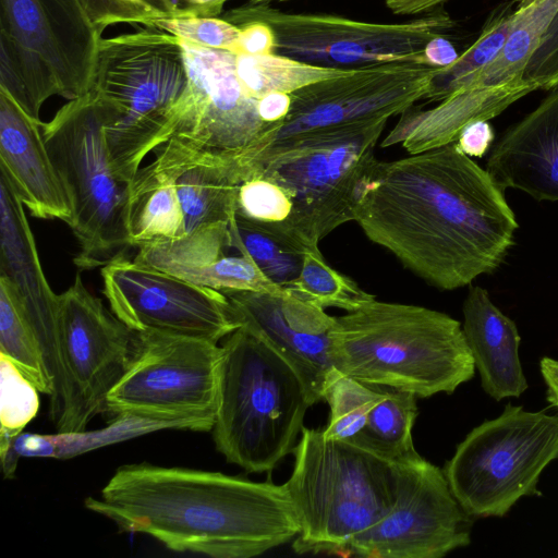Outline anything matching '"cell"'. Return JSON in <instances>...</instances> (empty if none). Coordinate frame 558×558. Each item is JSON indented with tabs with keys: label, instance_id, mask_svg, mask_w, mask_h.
<instances>
[{
	"label": "cell",
	"instance_id": "obj_28",
	"mask_svg": "<svg viewBox=\"0 0 558 558\" xmlns=\"http://www.w3.org/2000/svg\"><path fill=\"white\" fill-rule=\"evenodd\" d=\"M416 397L408 391L381 386V396L353 444L392 464L420 457L412 428L417 415Z\"/></svg>",
	"mask_w": 558,
	"mask_h": 558
},
{
	"label": "cell",
	"instance_id": "obj_5",
	"mask_svg": "<svg viewBox=\"0 0 558 558\" xmlns=\"http://www.w3.org/2000/svg\"><path fill=\"white\" fill-rule=\"evenodd\" d=\"M221 348L216 448L247 472H268L294 451L312 404L289 364L245 328Z\"/></svg>",
	"mask_w": 558,
	"mask_h": 558
},
{
	"label": "cell",
	"instance_id": "obj_44",
	"mask_svg": "<svg viewBox=\"0 0 558 558\" xmlns=\"http://www.w3.org/2000/svg\"><path fill=\"white\" fill-rule=\"evenodd\" d=\"M424 56L427 65L445 68L453 63L460 54L450 40L445 36H437L427 43Z\"/></svg>",
	"mask_w": 558,
	"mask_h": 558
},
{
	"label": "cell",
	"instance_id": "obj_12",
	"mask_svg": "<svg viewBox=\"0 0 558 558\" xmlns=\"http://www.w3.org/2000/svg\"><path fill=\"white\" fill-rule=\"evenodd\" d=\"M437 70L389 62L300 88L290 94L288 114L241 154L254 156L304 134L401 114L426 96Z\"/></svg>",
	"mask_w": 558,
	"mask_h": 558
},
{
	"label": "cell",
	"instance_id": "obj_41",
	"mask_svg": "<svg viewBox=\"0 0 558 558\" xmlns=\"http://www.w3.org/2000/svg\"><path fill=\"white\" fill-rule=\"evenodd\" d=\"M240 36L233 46L234 54H270L276 52L274 31L264 22L250 21L240 25Z\"/></svg>",
	"mask_w": 558,
	"mask_h": 558
},
{
	"label": "cell",
	"instance_id": "obj_16",
	"mask_svg": "<svg viewBox=\"0 0 558 558\" xmlns=\"http://www.w3.org/2000/svg\"><path fill=\"white\" fill-rule=\"evenodd\" d=\"M180 43L189 83L174 107L168 140L175 136L197 148L222 153L257 141L268 125L258 113V100L247 97L240 85L235 54Z\"/></svg>",
	"mask_w": 558,
	"mask_h": 558
},
{
	"label": "cell",
	"instance_id": "obj_10",
	"mask_svg": "<svg viewBox=\"0 0 558 558\" xmlns=\"http://www.w3.org/2000/svg\"><path fill=\"white\" fill-rule=\"evenodd\" d=\"M221 360V345L206 339L135 331L132 361L110 390L106 412L112 418L135 416L170 429L209 432L218 407Z\"/></svg>",
	"mask_w": 558,
	"mask_h": 558
},
{
	"label": "cell",
	"instance_id": "obj_17",
	"mask_svg": "<svg viewBox=\"0 0 558 558\" xmlns=\"http://www.w3.org/2000/svg\"><path fill=\"white\" fill-rule=\"evenodd\" d=\"M24 207L0 171V280L11 291L39 348L52 384L49 416L58 425L68 402L60 350V299L44 274Z\"/></svg>",
	"mask_w": 558,
	"mask_h": 558
},
{
	"label": "cell",
	"instance_id": "obj_47",
	"mask_svg": "<svg viewBox=\"0 0 558 558\" xmlns=\"http://www.w3.org/2000/svg\"><path fill=\"white\" fill-rule=\"evenodd\" d=\"M272 1H288V0H250L251 3H269Z\"/></svg>",
	"mask_w": 558,
	"mask_h": 558
},
{
	"label": "cell",
	"instance_id": "obj_32",
	"mask_svg": "<svg viewBox=\"0 0 558 558\" xmlns=\"http://www.w3.org/2000/svg\"><path fill=\"white\" fill-rule=\"evenodd\" d=\"M514 21V10L506 7L487 20L480 37L448 66L438 68L424 98L441 101L463 89L468 81L489 65L501 51Z\"/></svg>",
	"mask_w": 558,
	"mask_h": 558
},
{
	"label": "cell",
	"instance_id": "obj_43",
	"mask_svg": "<svg viewBox=\"0 0 558 558\" xmlns=\"http://www.w3.org/2000/svg\"><path fill=\"white\" fill-rule=\"evenodd\" d=\"M291 96L286 93H271L258 99V113L269 126L281 121L289 112Z\"/></svg>",
	"mask_w": 558,
	"mask_h": 558
},
{
	"label": "cell",
	"instance_id": "obj_45",
	"mask_svg": "<svg viewBox=\"0 0 558 558\" xmlns=\"http://www.w3.org/2000/svg\"><path fill=\"white\" fill-rule=\"evenodd\" d=\"M539 371L546 387V401L550 407L558 409V360L548 356L542 357Z\"/></svg>",
	"mask_w": 558,
	"mask_h": 558
},
{
	"label": "cell",
	"instance_id": "obj_26",
	"mask_svg": "<svg viewBox=\"0 0 558 558\" xmlns=\"http://www.w3.org/2000/svg\"><path fill=\"white\" fill-rule=\"evenodd\" d=\"M129 234L135 247L185 234L174 177L156 160L141 168L131 182Z\"/></svg>",
	"mask_w": 558,
	"mask_h": 558
},
{
	"label": "cell",
	"instance_id": "obj_36",
	"mask_svg": "<svg viewBox=\"0 0 558 558\" xmlns=\"http://www.w3.org/2000/svg\"><path fill=\"white\" fill-rule=\"evenodd\" d=\"M0 454L5 452L37 415L39 390L4 355L0 354Z\"/></svg>",
	"mask_w": 558,
	"mask_h": 558
},
{
	"label": "cell",
	"instance_id": "obj_40",
	"mask_svg": "<svg viewBox=\"0 0 558 558\" xmlns=\"http://www.w3.org/2000/svg\"><path fill=\"white\" fill-rule=\"evenodd\" d=\"M98 27L104 32L118 23L153 26L158 19L175 17L168 0H86Z\"/></svg>",
	"mask_w": 558,
	"mask_h": 558
},
{
	"label": "cell",
	"instance_id": "obj_3",
	"mask_svg": "<svg viewBox=\"0 0 558 558\" xmlns=\"http://www.w3.org/2000/svg\"><path fill=\"white\" fill-rule=\"evenodd\" d=\"M331 340L339 372L416 398L452 393L476 369L461 323L424 306L373 298L336 317Z\"/></svg>",
	"mask_w": 558,
	"mask_h": 558
},
{
	"label": "cell",
	"instance_id": "obj_7",
	"mask_svg": "<svg viewBox=\"0 0 558 558\" xmlns=\"http://www.w3.org/2000/svg\"><path fill=\"white\" fill-rule=\"evenodd\" d=\"M387 121L378 119L304 134L254 156L238 151L247 178L265 177L288 193L291 211L278 226L304 250L318 248L326 235L354 220L360 194L377 160L375 146Z\"/></svg>",
	"mask_w": 558,
	"mask_h": 558
},
{
	"label": "cell",
	"instance_id": "obj_34",
	"mask_svg": "<svg viewBox=\"0 0 558 558\" xmlns=\"http://www.w3.org/2000/svg\"><path fill=\"white\" fill-rule=\"evenodd\" d=\"M290 292L323 308L338 307L345 312L375 298L329 266L319 248L305 251L301 272Z\"/></svg>",
	"mask_w": 558,
	"mask_h": 558
},
{
	"label": "cell",
	"instance_id": "obj_27",
	"mask_svg": "<svg viewBox=\"0 0 558 558\" xmlns=\"http://www.w3.org/2000/svg\"><path fill=\"white\" fill-rule=\"evenodd\" d=\"M159 429H170L163 423L135 416H118L110 425L94 432H69L56 435L20 434L12 446L0 454L3 476H14L21 457L72 458L102 446L119 442Z\"/></svg>",
	"mask_w": 558,
	"mask_h": 558
},
{
	"label": "cell",
	"instance_id": "obj_19",
	"mask_svg": "<svg viewBox=\"0 0 558 558\" xmlns=\"http://www.w3.org/2000/svg\"><path fill=\"white\" fill-rule=\"evenodd\" d=\"M221 292L241 327L267 344L295 372L311 404L324 400L328 377L336 368L331 356L336 317L292 292Z\"/></svg>",
	"mask_w": 558,
	"mask_h": 558
},
{
	"label": "cell",
	"instance_id": "obj_42",
	"mask_svg": "<svg viewBox=\"0 0 558 558\" xmlns=\"http://www.w3.org/2000/svg\"><path fill=\"white\" fill-rule=\"evenodd\" d=\"M495 133L488 120H475L461 131L456 145L469 157H483L493 146Z\"/></svg>",
	"mask_w": 558,
	"mask_h": 558
},
{
	"label": "cell",
	"instance_id": "obj_21",
	"mask_svg": "<svg viewBox=\"0 0 558 558\" xmlns=\"http://www.w3.org/2000/svg\"><path fill=\"white\" fill-rule=\"evenodd\" d=\"M0 171L32 216L72 220V206L47 149L43 122L0 89Z\"/></svg>",
	"mask_w": 558,
	"mask_h": 558
},
{
	"label": "cell",
	"instance_id": "obj_8",
	"mask_svg": "<svg viewBox=\"0 0 558 558\" xmlns=\"http://www.w3.org/2000/svg\"><path fill=\"white\" fill-rule=\"evenodd\" d=\"M43 135L72 206L80 269L104 266L130 245L131 182L116 171L96 96L69 100L43 123Z\"/></svg>",
	"mask_w": 558,
	"mask_h": 558
},
{
	"label": "cell",
	"instance_id": "obj_14",
	"mask_svg": "<svg viewBox=\"0 0 558 558\" xmlns=\"http://www.w3.org/2000/svg\"><path fill=\"white\" fill-rule=\"evenodd\" d=\"M396 468L392 508L352 538L348 556L441 558L468 546L472 518L453 496L444 470L421 456Z\"/></svg>",
	"mask_w": 558,
	"mask_h": 558
},
{
	"label": "cell",
	"instance_id": "obj_48",
	"mask_svg": "<svg viewBox=\"0 0 558 558\" xmlns=\"http://www.w3.org/2000/svg\"><path fill=\"white\" fill-rule=\"evenodd\" d=\"M532 0H518L519 2V7L520 5H524V4H527L529 2H531Z\"/></svg>",
	"mask_w": 558,
	"mask_h": 558
},
{
	"label": "cell",
	"instance_id": "obj_35",
	"mask_svg": "<svg viewBox=\"0 0 558 558\" xmlns=\"http://www.w3.org/2000/svg\"><path fill=\"white\" fill-rule=\"evenodd\" d=\"M0 354L8 357L39 390L52 393V384L37 342L8 286L0 280Z\"/></svg>",
	"mask_w": 558,
	"mask_h": 558
},
{
	"label": "cell",
	"instance_id": "obj_23",
	"mask_svg": "<svg viewBox=\"0 0 558 558\" xmlns=\"http://www.w3.org/2000/svg\"><path fill=\"white\" fill-rule=\"evenodd\" d=\"M486 170L504 190L558 202V87L492 146Z\"/></svg>",
	"mask_w": 558,
	"mask_h": 558
},
{
	"label": "cell",
	"instance_id": "obj_29",
	"mask_svg": "<svg viewBox=\"0 0 558 558\" xmlns=\"http://www.w3.org/2000/svg\"><path fill=\"white\" fill-rule=\"evenodd\" d=\"M230 247L253 260L278 286L291 290L306 250L279 226L251 220L235 213L229 223Z\"/></svg>",
	"mask_w": 558,
	"mask_h": 558
},
{
	"label": "cell",
	"instance_id": "obj_22",
	"mask_svg": "<svg viewBox=\"0 0 558 558\" xmlns=\"http://www.w3.org/2000/svg\"><path fill=\"white\" fill-rule=\"evenodd\" d=\"M154 160L174 177L185 234L230 223L240 184L246 178L238 151L206 150L173 136L159 147Z\"/></svg>",
	"mask_w": 558,
	"mask_h": 558
},
{
	"label": "cell",
	"instance_id": "obj_39",
	"mask_svg": "<svg viewBox=\"0 0 558 558\" xmlns=\"http://www.w3.org/2000/svg\"><path fill=\"white\" fill-rule=\"evenodd\" d=\"M521 80L536 89L558 87V0H551L536 47L523 70Z\"/></svg>",
	"mask_w": 558,
	"mask_h": 558
},
{
	"label": "cell",
	"instance_id": "obj_18",
	"mask_svg": "<svg viewBox=\"0 0 558 558\" xmlns=\"http://www.w3.org/2000/svg\"><path fill=\"white\" fill-rule=\"evenodd\" d=\"M0 32L45 61L60 96L90 92L102 31L86 0H0Z\"/></svg>",
	"mask_w": 558,
	"mask_h": 558
},
{
	"label": "cell",
	"instance_id": "obj_46",
	"mask_svg": "<svg viewBox=\"0 0 558 558\" xmlns=\"http://www.w3.org/2000/svg\"><path fill=\"white\" fill-rule=\"evenodd\" d=\"M448 0H386L387 8L398 15H415L429 12Z\"/></svg>",
	"mask_w": 558,
	"mask_h": 558
},
{
	"label": "cell",
	"instance_id": "obj_2",
	"mask_svg": "<svg viewBox=\"0 0 558 558\" xmlns=\"http://www.w3.org/2000/svg\"><path fill=\"white\" fill-rule=\"evenodd\" d=\"M84 505L120 531L213 558L256 557L300 531L284 484L146 462L118 468L100 496Z\"/></svg>",
	"mask_w": 558,
	"mask_h": 558
},
{
	"label": "cell",
	"instance_id": "obj_38",
	"mask_svg": "<svg viewBox=\"0 0 558 558\" xmlns=\"http://www.w3.org/2000/svg\"><path fill=\"white\" fill-rule=\"evenodd\" d=\"M154 27L201 47L231 51L240 28L225 19L181 16L158 19Z\"/></svg>",
	"mask_w": 558,
	"mask_h": 558
},
{
	"label": "cell",
	"instance_id": "obj_33",
	"mask_svg": "<svg viewBox=\"0 0 558 558\" xmlns=\"http://www.w3.org/2000/svg\"><path fill=\"white\" fill-rule=\"evenodd\" d=\"M380 396L381 386L366 385L335 368L324 391V400L330 407V422L323 434L330 439L352 442Z\"/></svg>",
	"mask_w": 558,
	"mask_h": 558
},
{
	"label": "cell",
	"instance_id": "obj_9",
	"mask_svg": "<svg viewBox=\"0 0 558 558\" xmlns=\"http://www.w3.org/2000/svg\"><path fill=\"white\" fill-rule=\"evenodd\" d=\"M558 459V414L508 403L457 446L444 472L471 518H501L523 497L541 496L543 471Z\"/></svg>",
	"mask_w": 558,
	"mask_h": 558
},
{
	"label": "cell",
	"instance_id": "obj_6",
	"mask_svg": "<svg viewBox=\"0 0 558 558\" xmlns=\"http://www.w3.org/2000/svg\"><path fill=\"white\" fill-rule=\"evenodd\" d=\"M284 483L299 522L300 555L348 557L349 544L392 508L397 468L353 444L303 427Z\"/></svg>",
	"mask_w": 558,
	"mask_h": 558
},
{
	"label": "cell",
	"instance_id": "obj_30",
	"mask_svg": "<svg viewBox=\"0 0 558 558\" xmlns=\"http://www.w3.org/2000/svg\"><path fill=\"white\" fill-rule=\"evenodd\" d=\"M235 72L244 94L258 100L271 93L291 94L314 83L344 75L350 70L314 65L270 53L235 54Z\"/></svg>",
	"mask_w": 558,
	"mask_h": 558
},
{
	"label": "cell",
	"instance_id": "obj_24",
	"mask_svg": "<svg viewBox=\"0 0 558 558\" xmlns=\"http://www.w3.org/2000/svg\"><path fill=\"white\" fill-rule=\"evenodd\" d=\"M536 90L524 82L461 89L432 109L412 107L401 113L380 147L401 144L410 154H417L456 143L462 129L475 120H490L518 99Z\"/></svg>",
	"mask_w": 558,
	"mask_h": 558
},
{
	"label": "cell",
	"instance_id": "obj_20",
	"mask_svg": "<svg viewBox=\"0 0 558 558\" xmlns=\"http://www.w3.org/2000/svg\"><path fill=\"white\" fill-rule=\"evenodd\" d=\"M228 248L229 225H218L181 238L143 244L134 260L217 291L290 292L267 278L245 255L228 256Z\"/></svg>",
	"mask_w": 558,
	"mask_h": 558
},
{
	"label": "cell",
	"instance_id": "obj_25",
	"mask_svg": "<svg viewBox=\"0 0 558 558\" xmlns=\"http://www.w3.org/2000/svg\"><path fill=\"white\" fill-rule=\"evenodd\" d=\"M462 312V329L484 391L496 401L520 397L529 385L519 356L521 337L515 323L480 286H470Z\"/></svg>",
	"mask_w": 558,
	"mask_h": 558
},
{
	"label": "cell",
	"instance_id": "obj_11",
	"mask_svg": "<svg viewBox=\"0 0 558 558\" xmlns=\"http://www.w3.org/2000/svg\"><path fill=\"white\" fill-rule=\"evenodd\" d=\"M240 25L266 23L275 34L276 52L314 65L351 70L389 62L425 64L427 43L454 26L441 8L407 23L385 24L331 14L288 13L268 3H251L225 13Z\"/></svg>",
	"mask_w": 558,
	"mask_h": 558
},
{
	"label": "cell",
	"instance_id": "obj_31",
	"mask_svg": "<svg viewBox=\"0 0 558 558\" xmlns=\"http://www.w3.org/2000/svg\"><path fill=\"white\" fill-rule=\"evenodd\" d=\"M0 89L35 119H39L40 108L49 97L61 95L58 81L45 61L1 32Z\"/></svg>",
	"mask_w": 558,
	"mask_h": 558
},
{
	"label": "cell",
	"instance_id": "obj_13",
	"mask_svg": "<svg viewBox=\"0 0 558 558\" xmlns=\"http://www.w3.org/2000/svg\"><path fill=\"white\" fill-rule=\"evenodd\" d=\"M59 299L68 403L58 433L82 432L96 415L106 412L110 390L132 361L135 331L86 289L78 274Z\"/></svg>",
	"mask_w": 558,
	"mask_h": 558
},
{
	"label": "cell",
	"instance_id": "obj_1",
	"mask_svg": "<svg viewBox=\"0 0 558 558\" xmlns=\"http://www.w3.org/2000/svg\"><path fill=\"white\" fill-rule=\"evenodd\" d=\"M354 221L412 274L448 291L494 272L519 227L504 189L456 143L376 160Z\"/></svg>",
	"mask_w": 558,
	"mask_h": 558
},
{
	"label": "cell",
	"instance_id": "obj_37",
	"mask_svg": "<svg viewBox=\"0 0 558 558\" xmlns=\"http://www.w3.org/2000/svg\"><path fill=\"white\" fill-rule=\"evenodd\" d=\"M291 211L288 193L276 182L252 175L239 187L235 213L254 221L282 225Z\"/></svg>",
	"mask_w": 558,
	"mask_h": 558
},
{
	"label": "cell",
	"instance_id": "obj_15",
	"mask_svg": "<svg viewBox=\"0 0 558 558\" xmlns=\"http://www.w3.org/2000/svg\"><path fill=\"white\" fill-rule=\"evenodd\" d=\"M111 312L131 330L218 343L241 327L223 292L130 259L124 251L101 267Z\"/></svg>",
	"mask_w": 558,
	"mask_h": 558
},
{
	"label": "cell",
	"instance_id": "obj_4",
	"mask_svg": "<svg viewBox=\"0 0 558 558\" xmlns=\"http://www.w3.org/2000/svg\"><path fill=\"white\" fill-rule=\"evenodd\" d=\"M189 83L180 39L154 26L101 38L90 92L117 173L132 182L144 158L168 141Z\"/></svg>",
	"mask_w": 558,
	"mask_h": 558
}]
</instances>
